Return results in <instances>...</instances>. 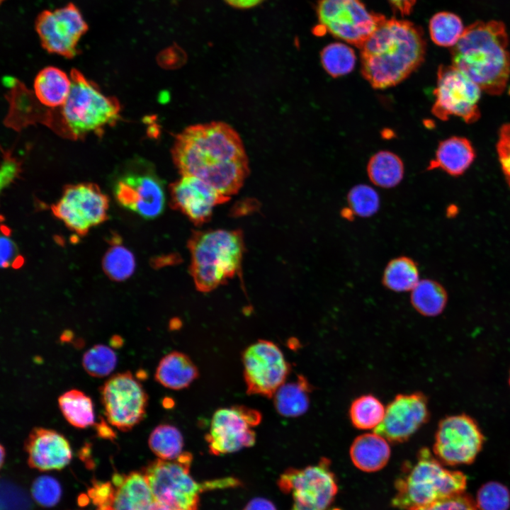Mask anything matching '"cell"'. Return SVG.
Segmentation results:
<instances>
[{
    "label": "cell",
    "instance_id": "18",
    "mask_svg": "<svg viewBox=\"0 0 510 510\" xmlns=\"http://www.w3.org/2000/svg\"><path fill=\"white\" fill-rule=\"evenodd\" d=\"M114 194L120 205L145 219H154L164 210L163 186L152 171L127 173L116 182Z\"/></svg>",
    "mask_w": 510,
    "mask_h": 510
},
{
    "label": "cell",
    "instance_id": "10",
    "mask_svg": "<svg viewBox=\"0 0 510 510\" xmlns=\"http://www.w3.org/2000/svg\"><path fill=\"white\" fill-rule=\"evenodd\" d=\"M319 21L334 36L361 48L386 18L360 0H319Z\"/></svg>",
    "mask_w": 510,
    "mask_h": 510
},
{
    "label": "cell",
    "instance_id": "49",
    "mask_svg": "<svg viewBox=\"0 0 510 510\" xmlns=\"http://www.w3.org/2000/svg\"><path fill=\"white\" fill-rule=\"evenodd\" d=\"M228 5L240 9L251 8L258 6L264 0H224Z\"/></svg>",
    "mask_w": 510,
    "mask_h": 510
},
{
    "label": "cell",
    "instance_id": "43",
    "mask_svg": "<svg viewBox=\"0 0 510 510\" xmlns=\"http://www.w3.org/2000/svg\"><path fill=\"white\" fill-rule=\"evenodd\" d=\"M23 259L18 254L17 248L14 242L7 234L1 237V266L7 268L8 266L19 267L23 264Z\"/></svg>",
    "mask_w": 510,
    "mask_h": 510
},
{
    "label": "cell",
    "instance_id": "53",
    "mask_svg": "<svg viewBox=\"0 0 510 510\" xmlns=\"http://www.w3.org/2000/svg\"><path fill=\"white\" fill-rule=\"evenodd\" d=\"M327 29L325 27L322 25H319L316 28H314V33L316 35H322L326 32Z\"/></svg>",
    "mask_w": 510,
    "mask_h": 510
},
{
    "label": "cell",
    "instance_id": "35",
    "mask_svg": "<svg viewBox=\"0 0 510 510\" xmlns=\"http://www.w3.org/2000/svg\"><path fill=\"white\" fill-rule=\"evenodd\" d=\"M106 275L115 281H123L133 273L135 259L132 252L125 246L115 244L105 254L102 261Z\"/></svg>",
    "mask_w": 510,
    "mask_h": 510
},
{
    "label": "cell",
    "instance_id": "51",
    "mask_svg": "<svg viewBox=\"0 0 510 510\" xmlns=\"http://www.w3.org/2000/svg\"><path fill=\"white\" fill-rule=\"evenodd\" d=\"M353 215H354V213L353 212V211L351 210L350 208H344L341 210V215L347 220H351Z\"/></svg>",
    "mask_w": 510,
    "mask_h": 510
},
{
    "label": "cell",
    "instance_id": "6",
    "mask_svg": "<svg viewBox=\"0 0 510 510\" xmlns=\"http://www.w3.org/2000/svg\"><path fill=\"white\" fill-rule=\"evenodd\" d=\"M70 79V91L62 106L69 136L77 138L90 132L101 134L106 126L119 120L120 106L115 97L104 95L77 69L71 71Z\"/></svg>",
    "mask_w": 510,
    "mask_h": 510
},
{
    "label": "cell",
    "instance_id": "44",
    "mask_svg": "<svg viewBox=\"0 0 510 510\" xmlns=\"http://www.w3.org/2000/svg\"><path fill=\"white\" fill-rule=\"evenodd\" d=\"M158 63L165 69H177L186 61V55L178 46H171L159 54Z\"/></svg>",
    "mask_w": 510,
    "mask_h": 510
},
{
    "label": "cell",
    "instance_id": "50",
    "mask_svg": "<svg viewBox=\"0 0 510 510\" xmlns=\"http://www.w3.org/2000/svg\"><path fill=\"white\" fill-rule=\"evenodd\" d=\"M110 343L113 347L119 348L123 344V340L120 336H113Z\"/></svg>",
    "mask_w": 510,
    "mask_h": 510
},
{
    "label": "cell",
    "instance_id": "7",
    "mask_svg": "<svg viewBox=\"0 0 510 510\" xmlns=\"http://www.w3.org/2000/svg\"><path fill=\"white\" fill-rule=\"evenodd\" d=\"M193 457L183 452L172 460L157 459L143 471L155 502L171 510H198L199 494L204 487L191 475Z\"/></svg>",
    "mask_w": 510,
    "mask_h": 510
},
{
    "label": "cell",
    "instance_id": "54",
    "mask_svg": "<svg viewBox=\"0 0 510 510\" xmlns=\"http://www.w3.org/2000/svg\"><path fill=\"white\" fill-rule=\"evenodd\" d=\"M5 455H6V453H5L4 448L3 446H1V466H2L4 464Z\"/></svg>",
    "mask_w": 510,
    "mask_h": 510
},
{
    "label": "cell",
    "instance_id": "13",
    "mask_svg": "<svg viewBox=\"0 0 510 510\" xmlns=\"http://www.w3.org/2000/svg\"><path fill=\"white\" fill-rule=\"evenodd\" d=\"M242 363L247 394L268 398L273 397L290 370L282 351L267 340L248 346L243 352Z\"/></svg>",
    "mask_w": 510,
    "mask_h": 510
},
{
    "label": "cell",
    "instance_id": "19",
    "mask_svg": "<svg viewBox=\"0 0 510 510\" xmlns=\"http://www.w3.org/2000/svg\"><path fill=\"white\" fill-rule=\"evenodd\" d=\"M171 205L196 225L208 222L213 209L227 202L230 197L218 193L212 187L192 176L182 177L170 185Z\"/></svg>",
    "mask_w": 510,
    "mask_h": 510
},
{
    "label": "cell",
    "instance_id": "46",
    "mask_svg": "<svg viewBox=\"0 0 510 510\" xmlns=\"http://www.w3.org/2000/svg\"><path fill=\"white\" fill-rule=\"evenodd\" d=\"M243 510H277L274 504L269 500L264 498L251 499Z\"/></svg>",
    "mask_w": 510,
    "mask_h": 510
},
{
    "label": "cell",
    "instance_id": "4",
    "mask_svg": "<svg viewBox=\"0 0 510 510\" xmlns=\"http://www.w3.org/2000/svg\"><path fill=\"white\" fill-rule=\"evenodd\" d=\"M466 476L450 470L427 448H421L395 483L392 505L401 510H415L465 492Z\"/></svg>",
    "mask_w": 510,
    "mask_h": 510
},
{
    "label": "cell",
    "instance_id": "5",
    "mask_svg": "<svg viewBox=\"0 0 510 510\" xmlns=\"http://www.w3.org/2000/svg\"><path fill=\"white\" fill-rule=\"evenodd\" d=\"M188 247L190 272L199 291L210 292L240 271L244 244L239 230L193 232Z\"/></svg>",
    "mask_w": 510,
    "mask_h": 510
},
{
    "label": "cell",
    "instance_id": "27",
    "mask_svg": "<svg viewBox=\"0 0 510 510\" xmlns=\"http://www.w3.org/2000/svg\"><path fill=\"white\" fill-rule=\"evenodd\" d=\"M367 171L373 183L389 188L396 186L402 181L404 165L401 159L395 154L381 151L370 159Z\"/></svg>",
    "mask_w": 510,
    "mask_h": 510
},
{
    "label": "cell",
    "instance_id": "24",
    "mask_svg": "<svg viewBox=\"0 0 510 510\" xmlns=\"http://www.w3.org/2000/svg\"><path fill=\"white\" fill-rule=\"evenodd\" d=\"M198 377V370L185 353L173 351L159 363L156 380L165 387L178 390L188 387Z\"/></svg>",
    "mask_w": 510,
    "mask_h": 510
},
{
    "label": "cell",
    "instance_id": "14",
    "mask_svg": "<svg viewBox=\"0 0 510 510\" xmlns=\"http://www.w3.org/2000/svg\"><path fill=\"white\" fill-rule=\"evenodd\" d=\"M261 420L259 412L245 406L217 409L205 436L210 453L220 455L254 446L256 433L253 428L259 425Z\"/></svg>",
    "mask_w": 510,
    "mask_h": 510
},
{
    "label": "cell",
    "instance_id": "48",
    "mask_svg": "<svg viewBox=\"0 0 510 510\" xmlns=\"http://www.w3.org/2000/svg\"><path fill=\"white\" fill-rule=\"evenodd\" d=\"M400 12L401 15H409L416 0H388Z\"/></svg>",
    "mask_w": 510,
    "mask_h": 510
},
{
    "label": "cell",
    "instance_id": "33",
    "mask_svg": "<svg viewBox=\"0 0 510 510\" xmlns=\"http://www.w3.org/2000/svg\"><path fill=\"white\" fill-rule=\"evenodd\" d=\"M429 33L432 41L442 47H453L460 40L465 28L461 19L450 12H438L431 18Z\"/></svg>",
    "mask_w": 510,
    "mask_h": 510
},
{
    "label": "cell",
    "instance_id": "45",
    "mask_svg": "<svg viewBox=\"0 0 510 510\" xmlns=\"http://www.w3.org/2000/svg\"><path fill=\"white\" fill-rule=\"evenodd\" d=\"M21 164L10 152L4 153V161L1 171V188L8 186L19 174Z\"/></svg>",
    "mask_w": 510,
    "mask_h": 510
},
{
    "label": "cell",
    "instance_id": "31",
    "mask_svg": "<svg viewBox=\"0 0 510 510\" xmlns=\"http://www.w3.org/2000/svg\"><path fill=\"white\" fill-rule=\"evenodd\" d=\"M385 409L382 403L372 395L356 398L349 408V417L354 427L361 430L376 429L382 421Z\"/></svg>",
    "mask_w": 510,
    "mask_h": 510
},
{
    "label": "cell",
    "instance_id": "21",
    "mask_svg": "<svg viewBox=\"0 0 510 510\" xmlns=\"http://www.w3.org/2000/svg\"><path fill=\"white\" fill-rule=\"evenodd\" d=\"M110 510H149L155 502L142 472L114 474Z\"/></svg>",
    "mask_w": 510,
    "mask_h": 510
},
{
    "label": "cell",
    "instance_id": "22",
    "mask_svg": "<svg viewBox=\"0 0 510 510\" xmlns=\"http://www.w3.org/2000/svg\"><path fill=\"white\" fill-rule=\"evenodd\" d=\"M475 158L471 142L465 137L453 136L439 143L428 169H440L450 176H458L470 166Z\"/></svg>",
    "mask_w": 510,
    "mask_h": 510
},
{
    "label": "cell",
    "instance_id": "16",
    "mask_svg": "<svg viewBox=\"0 0 510 510\" xmlns=\"http://www.w3.org/2000/svg\"><path fill=\"white\" fill-rule=\"evenodd\" d=\"M35 26L44 49L67 58L77 54L78 42L88 30L81 12L72 3L54 11H42Z\"/></svg>",
    "mask_w": 510,
    "mask_h": 510
},
{
    "label": "cell",
    "instance_id": "9",
    "mask_svg": "<svg viewBox=\"0 0 510 510\" xmlns=\"http://www.w3.org/2000/svg\"><path fill=\"white\" fill-rule=\"evenodd\" d=\"M481 92L480 86L458 68L452 64L441 65L431 113L441 120L453 115L468 124L475 123L480 117L478 103Z\"/></svg>",
    "mask_w": 510,
    "mask_h": 510
},
{
    "label": "cell",
    "instance_id": "3",
    "mask_svg": "<svg viewBox=\"0 0 510 510\" xmlns=\"http://www.w3.org/2000/svg\"><path fill=\"white\" fill-rule=\"evenodd\" d=\"M505 26L497 21L476 22L465 28L451 49L452 65L482 91L501 95L510 76V54Z\"/></svg>",
    "mask_w": 510,
    "mask_h": 510
},
{
    "label": "cell",
    "instance_id": "20",
    "mask_svg": "<svg viewBox=\"0 0 510 510\" xmlns=\"http://www.w3.org/2000/svg\"><path fill=\"white\" fill-rule=\"evenodd\" d=\"M30 468L41 471L62 470L71 461L72 453L68 440L60 433L35 427L24 444Z\"/></svg>",
    "mask_w": 510,
    "mask_h": 510
},
{
    "label": "cell",
    "instance_id": "47",
    "mask_svg": "<svg viewBox=\"0 0 510 510\" xmlns=\"http://www.w3.org/2000/svg\"><path fill=\"white\" fill-rule=\"evenodd\" d=\"M95 429L97 436L100 438L113 440L116 437L115 432L103 419L96 423Z\"/></svg>",
    "mask_w": 510,
    "mask_h": 510
},
{
    "label": "cell",
    "instance_id": "37",
    "mask_svg": "<svg viewBox=\"0 0 510 510\" xmlns=\"http://www.w3.org/2000/svg\"><path fill=\"white\" fill-rule=\"evenodd\" d=\"M475 503L480 510H508L510 507V492L500 482H489L477 491Z\"/></svg>",
    "mask_w": 510,
    "mask_h": 510
},
{
    "label": "cell",
    "instance_id": "40",
    "mask_svg": "<svg viewBox=\"0 0 510 510\" xmlns=\"http://www.w3.org/2000/svg\"><path fill=\"white\" fill-rule=\"evenodd\" d=\"M496 148L502 171L510 187V123L500 128Z\"/></svg>",
    "mask_w": 510,
    "mask_h": 510
},
{
    "label": "cell",
    "instance_id": "11",
    "mask_svg": "<svg viewBox=\"0 0 510 510\" xmlns=\"http://www.w3.org/2000/svg\"><path fill=\"white\" fill-rule=\"evenodd\" d=\"M101 399L107 421L128 431L144 417L148 397L130 372L112 375L101 388Z\"/></svg>",
    "mask_w": 510,
    "mask_h": 510
},
{
    "label": "cell",
    "instance_id": "26",
    "mask_svg": "<svg viewBox=\"0 0 510 510\" xmlns=\"http://www.w3.org/2000/svg\"><path fill=\"white\" fill-rule=\"evenodd\" d=\"M311 386L302 375L294 382L283 383L273 396L278 413L286 417H296L305 414L310 405Z\"/></svg>",
    "mask_w": 510,
    "mask_h": 510
},
{
    "label": "cell",
    "instance_id": "29",
    "mask_svg": "<svg viewBox=\"0 0 510 510\" xmlns=\"http://www.w3.org/2000/svg\"><path fill=\"white\" fill-rule=\"evenodd\" d=\"M58 404L65 419L73 426L84 429L94 424L92 400L81 390L65 392L58 398Z\"/></svg>",
    "mask_w": 510,
    "mask_h": 510
},
{
    "label": "cell",
    "instance_id": "12",
    "mask_svg": "<svg viewBox=\"0 0 510 510\" xmlns=\"http://www.w3.org/2000/svg\"><path fill=\"white\" fill-rule=\"evenodd\" d=\"M108 198L92 183L68 185L52 206L53 214L79 235L108 218Z\"/></svg>",
    "mask_w": 510,
    "mask_h": 510
},
{
    "label": "cell",
    "instance_id": "42",
    "mask_svg": "<svg viewBox=\"0 0 510 510\" xmlns=\"http://www.w3.org/2000/svg\"><path fill=\"white\" fill-rule=\"evenodd\" d=\"M2 499H4V508L1 510H28L29 509V500L21 490L11 484L5 483L2 487Z\"/></svg>",
    "mask_w": 510,
    "mask_h": 510
},
{
    "label": "cell",
    "instance_id": "39",
    "mask_svg": "<svg viewBox=\"0 0 510 510\" xmlns=\"http://www.w3.org/2000/svg\"><path fill=\"white\" fill-rule=\"evenodd\" d=\"M31 494L39 505L44 507H52L59 502L62 495V489L56 479L43 475L38 477L33 482Z\"/></svg>",
    "mask_w": 510,
    "mask_h": 510
},
{
    "label": "cell",
    "instance_id": "52",
    "mask_svg": "<svg viewBox=\"0 0 510 510\" xmlns=\"http://www.w3.org/2000/svg\"><path fill=\"white\" fill-rule=\"evenodd\" d=\"M149 510H171L166 506L155 502Z\"/></svg>",
    "mask_w": 510,
    "mask_h": 510
},
{
    "label": "cell",
    "instance_id": "41",
    "mask_svg": "<svg viewBox=\"0 0 510 510\" xmlns=\"http://www.w3.org/2000/svg\"><path fill=\"white\" fill-rule=\"evenodd\" d=\"M475 502L472 497L463 492L438 502L430 506L415 510H477Z\"/></svg>",
    "mask_w": 510,
    "mask_h": 510
},
{
    "label": "cell",
    "instance_id": "15",
    "mask_svg": "<svg viewBox=\"0 0 510 510\" xmlns=\"http://www.w3.org/2000/svg\"><path fill=\"white\" fill-rule=\"evenodd\" d=\"M484 441V435L472 417L466 414L451 415L438 424L433 450L443 464H470L481 451Z\"/></svg>",
    "mask_w": 510,
    "mask_h": 510
},
{
    "label": "cell",
    "instance_id": "28",
    "mask_svg": "<svg viewBox=\"0 0 510 510\" xmlns=\"http://www.w3.org/2000/svg\"><path fill=\"white\" fill-rule=\"evenodd\" d=\"M410 301L419 314L426 317H435L441 314L446 307L448 295L439 283L424 279L419 280L411 290Z\"/></svg>",
    "mask_w": 510,
    "mask_h": 510
},
{
    "label": "cell",
    "instance_id": "32",
    "mask_svg": "<svg viewBox=\"0 0 510 510\" xmlns=\"http://www.w3.org/2000/svg\"><path fill=\"white\" fill-rule=\"evenodd\" d=\"M148 445L151 450L164 460L178 458L183 452V438L181 431L174 426L160 424L149 435Z\"/></svg>",
    "mask_w": 510,
    "mask_h": 510
},
{
    "label": "cell",
    "instance_id": "8",
    "mask_svg": "<svg viewBox=\"0 0 510 510\" xmlns=\"http://www.w3.org/2000/svg\"><path fill=\"white\" fill-rule=\"evenodd\" d=\"M278 484L283 492L292 495L290 510H329L338 492L336 476L327 458L285 471Z\"/></svg>",
    "mask_w": 510,
    "mask_h": 510
},
{
    "label": "cell",
    "instance_id": "55",
    "mask_svg": "<svg viewBox=\"0 0 510 510\" xmlns=\"http://www.w3.org/2000/svg\"><path fill=\"white\" fill-rule=\"evenodd\" d=\"M509 385H510V372H509Z\"/></svg>",
    "mask_w": 510,
    "mask_h": 510
},
{
    "label": "cell",
    "instance_id": "17",
    "mask_svg": "<svg viewBox=\"0 0 510 510\" xmlns=\"http://www.w3.org/2000/svg\"><path fill=\"white\" fill-rule=\"evenodd\" d=\"M429 418L426 397L421 392L397 395L387 406L384 419L374 432L388 442L409 439Z\"/></svg>",
    "mask_w": 510,
    "mask_h": 510
},
{
    "label": "cell",
    "instance_id": "23",
    "mask_svg": "<svg viewBox=\"0 0 510 510\" xmlns=\"http://www.w3.org/2000/svg\"><path fill=\"white\" fill-rule=\"evenodd\" d=\"M349 453L352 463L358 469L374 472L387 465L391 450L388 441L373 432L357 436L351 446Z\"/></svg>",
    "mask_w": 510,
    "mask_h": 510
},
{
    "label": "cell",
    "instance_id": "30",
    "mask_svg": "<svg viewBox=\"0 0 510 510\" xmlns=\"http://www.w3.org/2000/svg\"><path fill=\"white\" fill-rule=\"evenodd\" d=\"M419 281L417 264L405 256L390 260L384 270L382 278L384 286L395 292L411 291Z\"/></svg>",
    "mask_w": 510,
    "mask_h": 510
},
{
    "label": "cell",
    "instance_id": "38",
    "mask_svg": "<svg viewBox=\"0 0 510 510\" xmlns=\"http://www.w3.org/2000/svg\"><path fill=\"white\" fill-rule=\"evenodd\" d=\"M347 201L354 215L363 217L374 215L380 207L378 194L365 184L353 187L347 195Z\"/></svg>",
    "mask_w": 510,
    "mask_h": 510
},
{
    "label": "cell",
    "instance_id": "2",
    "mask_svg": "<svg viewBox=\"0 0 510 510\" xmlns=\"http://www.w3.org/2000/svg\"><path fill=\"white\" fill-rule=\"evenodd\" d=\"M426 42L413 23L385 19L361 47V73L378 89L398 84L424 62Z\"/></svg>",
    "mask_w": 510,
    "mask_h": 510
},
{
    "label": "cell",
    "instance_id": "25",
    "mask_svg": "<svg viewBox=\"0 0 510 510\" xmlns=\"http://www.w3.org/2000/svg\"><path fill=\"white\" fill-rule=\"evenodd\" d=\"M71 89V79L60 69L47 67L37 74L34 92L38 101L48 108L62 106Z\"/></svg>",
    "mask_w": 510,
    "mask_h": 510
},
{
    "label": "cell",
    "instance_id": "36",
    "mask_svg": "<svg viewBox=\"0 0 510 510\" xmlns=\"http://www.w3.org/2000/svg\"><path fill=\"white\" fill-rule=\"evenodd\" d=\"M117 364V356L110 347L97 344L84 353L82 366L92 377L103 378L113 372Z\"/></svg>",
    "mask_w": 510,
    "mask_h": 510
},
{
    "label": "cell",
    "instance_id": "1",
    "mask_svg": "<svg viewBox=\"0 0 510 510\" xmlns=\"http://www.w3.org/2000/svg\"><path fill=\"white\" fill-rule=\"evenodd\" d=\"M171 154L182 176L197 177L225 196L237 193L249 175L239 135L222 122L189 126L176 137Z\"/></svg>",
    "mask_w": 510,
    "mask_h": 510
},
{
    "label": "cell",
    "instance_id": "34",
    "mask_svg": "<svg viewBox=\"0 0 510 510\" xmlns=\"http://www.w3.org/2000/svg\"><path fill=\"white\" fill-rule=\"evenodd\" d=\"M321 62L325 71L333 77L351 72L356 63V55L349 46L334 42L324 47L321 52Z\"/></svg>",
    "mask_w": 510,
    "mask_h": 510
}]
</instances>
